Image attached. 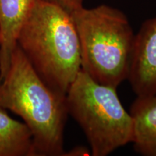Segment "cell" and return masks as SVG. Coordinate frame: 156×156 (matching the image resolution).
Here are the masks:
<instances>
[{
	"mask_svg": "<svg viewBox=\"0 0 156 156\" xmlns=\"http://www.w3.org/2000/svg\"><path fill=\"white\" fill-rule=\"evenodd\" d=\"M136 96L156 93V17L142 23L134 35L127 77Z\"/></svg>",
	"mask_w": 156,
	"mask_h": 156,
	"instance_id": "cell-5",
	"label": "cell"
},
{
	"mask_svg": "<svg viewBox=\"0 0 156 156\" xmlns=\"http://www.w3.org/2000/svg\"><path fill=\"white\" fill-rule=\"evenodd\" d=\"M155 95V96H156V93H155V95Z\"/></svg>",
	"mask_w": 156,
	"mask_h": 156,
	"instance_id": "cell-11",
	"label": "cell"
},
{
	"mask_svg": "<svg viewBox=\"0 0 156 156\" xmlns=\"http://www.w3.org/2000/svg\"><path fill=\"white\" fill-rule=\"evenodd\" d=\"M35 0H0V81L8 72L17 38Z\"/></svg>",
	"mask_w": 156,
	"mask_h": 156,
	"instance_id": "cell-6",
	"label": "cell"
},
{
	"mask_svg": "<svg viewBox=\"0 0 156 156\" xmlns=\"http://www.w3.org/2000/svg\"><path fill=\"white\" fill-rule=\"evenodd\" d=\"M132 142L136 153L156 156V96H136L131 106Z\"/></svg>",
	"mask_w": 156,
	"mask_h": 156,
	"instance_id": "cell-7",
	"label": "cell"
},
{
	"mask_svg": "<svg viewBox=\"0 0 156 156\" xmlns=\"http://www.w3.org/2000/svg\"><path fill=\"white\" fill-rule=\"evenodd\" d=\"M45 2L58 6L71 14L74 11L83 7L84 0H41Z\"/></svg>",
	"mask_w": 156,
	"mask_h": 156,
	"instance_id": "cell-9",
	"label": "cell"
},
{
	"mask_svg": "<svg viewBox=\"0 0 156 156\" xmlns=\"http://www.w3.org/2000/svg\"><path fill=\"white\" fill-rule=\"evenodd\" d=\"M17 46L51 89L66 96L81 68L79 37L70 13L35 0Z\"/></svg>",
	"mask_w": 156,
	"mask_h": 156,
	"instance_id": "cell-2",
	"label": "cell"
},
{
	"mask_svg": "<svg viewBox=\"0 0 156 156\" xmlns=\"http://www.w3.org/2000/svg\"><path fill=\"white\" fill-rule=\"evenodd\" d=\"M91 155L90 150L84 146H77L69 152H65L64 156H86Z\"/></svg>",
	"mask_w": 156,
	"mask_h": 156,
	"instance_id": "cell-10",
	"label": "cell"
},
{
	"mask_svg": "<svg viewBox=\"0 0 156 156\" xmlns=\"http://www.w3.org/2000/svg\"><path fill=\"white\" fill-rule=\"evenodd\" d=\"M68 114L78 123L91 155L106 156L132 142L133 122L116 87L100 84L80 70L66 94Z\"/></svg>",
	"mask_w": 156,
	"mask_h": 156,
	"instance_id": "cell-4",
	"label": "cell"
},
{
	"mask_svg": "<svg viewBox=\"0 0 156 156\" xmlns=\"http://www.w3.org/2000/svg\"><path fill=\"white\" fill-rule=\"evenodd\" d=\"M79 37L81 68L103 85L117 88L127 79L134 34L123 12L106 5L71 13Z\"/></svg>",
	"mask_w": 156,
	"mask_h": 156,
	"instance_id": "cell-3",
	"label": "cell"
},
{
	"mask_svg": "<svg viewBox=\"0 0 156 156\" xmlns=\"http://www.w3.org/2000/svg\"><path fill=\"white\" fill-rule=\"evenodd\" d=\"M0 107L24 120L32 134L35 156H64L66 96L43 81L17 45L0 81Z\"/></svg>",
	"mask_w": 156,
	"mask_h": 156,
	"instance_id": "cell-1",
	"label": "cell"
},
{
	"mask_svg": "<svg viewBox=\"0 0 156 156\" xmlns=\"http://www.w3.org/2000/svg\"><path fill=\"white\" fill-rule=\"evenodd\" d=\"M0 156H35L31 132L0 107Z\"/></svg>",
	"mask_w": 156,
	"mask_h": 156,
	"instance_id": "cell-8",
	"label": "cell"
}]
</instances>
